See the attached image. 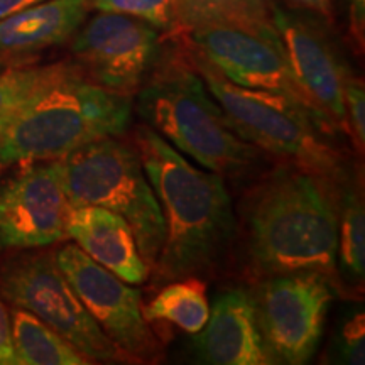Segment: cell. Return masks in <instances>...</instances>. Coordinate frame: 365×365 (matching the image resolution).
Segmentation results:
<instances>
[{
    "label": "cell",
    "mask_w": 365,
    "mask_h": 365,
    "mask_svg": "<svg viewBox=\"0 0 365 365\" xmlns=\"http://www.w3.org/2000/svg\"><path fill=\"white\" fill-rule=\"evenodd\" d=\"M68 65L70 61H61L44 66L7 68L0 73V120L61 75Z\"/></svg>",
    "instance_id": "44dd1931"
},
{
    "label": "cell",
    "mask_w": 365,
    "mask_h": 365,
    "mask_svg": "<svg viewBox=\"0 0 365 365\" xmlns=\"http://www.w3.org/2000/svg\"><path fill=\"white\" fill-rule=\"evenodd\" d=\"M0 294L14 308L33 313L80 350L91 364H134L83 307L54 252L17 250L0 266Z\"/></svg>",
    "instance_id": "52a82bcc"
},
{
    "label": "cell",
    "mask_w": 365,
    "mask_h": 365,
    "mask_svg": "<svg viewBox=\"0 0 365 365\" xmlns=\"http://www.w3.org/2000/svg\"><path fill=\"white\" fill-rule=\"evenodd\" d=\"M17 365L11 339V318L2 294H0V365Z\"/></svg>",
    "instance_id": "d4e9b609"
},
{
    "label": "cell",
    "mask_w": 365,
    "mask_h": 365,
    "mask_svg": "<svg viewBox=\"0 0 365 365\" xmlns=\"http://www.w3.org/2000/svg\"><path fill=\"white\" fill-rule=\"evenodd\" d=\"M144 317L149 323L166 322L196 335L210 317L207 282L195 276L166 282L156 298L144 304Z\"/></svg>",
    "instance_id": "ac0fdd59"
},
{
    "label": "cell",
    "mask_w": 365,
    "mask_h": 365,
    "mask_svg": "<svg viewBox=\"0 0 365 365\" xmlns=\"http://www.w3.org/2000/svg\"><path fill=\"white\" fill-rule=\"evenodd\" d=\"M54 257L91 318L132 362L156 364L163 359V345L144 317L139 289L90 259L76 244L61 245Z\"/></svg>",
    "instance_id": "30bf717a"
},
{
    "label": "cell",
    "mask_w": 365,
    "mask_h": 365,
    "mask_svg": "<svg viewBox=\"0 0 365 365\" xmlns=\"http://www.w3.org/2000/svg\"><path fill=\"white\" fill-rule=\"evenodd\" d=\"M66 239L129 284H143L149 279L150 269L137 249L130 227L110 210L73 205L66 220Z\"/></svg>",
    "instance_id": "9a60e30c"
},
{
    "label": "cell",
    "mask_w": 365,
    "mask_h": 365,
    "mask_svg": "<svg viewBox=\"0 0 365 365\" xmlns=\"http://www.w3.org/2000/svg\"><path fill=\"white\" fill-rule=\"evenodd\" d=\"M178 31L203 24L271 26L266 0H173Z\"/></svg>",
    "instance_id": "ffe728a7"
},
{
    "label": "cell",
    "mask_w": 365,
    "mask_h": 365,
    "mask_svg": "<svg viewBox=\"0 0 365 365\" xmlns=\"http://www.w3.org/2000/svg\"><path fill=\"white\" fill-rule=\"evenodd\" d=\"M6 70H7V63L4 61L2 58H0V73H2V71H6Z\"/></svg>",
    "instance_id": "f1b7e54d"
},
{
    "label": "cell",
    "mask_w": 365,
    "mask_h": 365,
    "mask_svg": "<svg viewBox=\"0 0 365 365\" xmlns=\"http://www.w3.org/2000/svg\"><path fill=\"white\" fill-rule=\"evenodd\" d=\"M139 153L164 218V242L150 269L153 286L182 277H207L225 261L237 218L223 176L198 170L153 127H135Z\"/></svg>",
    "instance_id": "7a4b0ae2"
},
{
    "label": "cell",
    "mask_w": 365,
    "mask_h": 365,
    "mask_svg": "<svg viewBox=\"0 0 365 365\" xmlns=\"http://www.w3.org/2000/svg\"><path fill=\"white\" fill-rule=\"evenodd\" d=\"M71 54L88 80L134 97L161 54V31L124 14L98 12L73 34Z\"/></svg>",
    "instance_id": "8fae6325"
},
{
    "label": "cell",
    "mask_w": 365,
    "mask_h": 365,
    "mask_svg": "<svg viewBox=\"0 0 365 365\" xmlns=\"http://www.w3.org/2000/svg\"><path fill=\"white\" fill-rule=\"evenodd\" d=\"M0 168H6V166H2V164H0Z\"/></svg>",
    "instance_id": "f546056e"
},
{
    "label": "cell",
    "mask_w": 365,
    "mask_h": 365,
    "mask_svg": "<svg viewBox=\"0 0 365 365\" xmlns=\"http://www.w3.org/2000/svg\"><path fill=\"white\" fill-rule=\"evenodd\" d=\"M365 317L362 309H354L344 319L336 335V350L341 362L364 364L365 350Z\"/></svg>",
    "instance_id": "cb8c5ba5"
},
{
    "label": "cell",
    "mask_w": 365,
    "mask_h": 365,
    "mask_svg": "<svg viewBox=\"0 0 365 365\" xmlns=\"http://www.w3.org/2000/svg\"><path fill=\"white\" fill-rule=\"evenodd\" d=\"M88 6L98 12L135 17L149 22L159 31H178L173 0H88Z\"/></svg>",
    "instance_id": "7402d4cb"
},
{
    "label": "cell",
    "mask_w": 365,
    "mask_h": 365,
    "mask_svg": "<svg viewBox=\"0 0 365 365\" xmlns=\"http://www.w3.org/2000/svg\"><path fill=\"white\" fill-rule=\"evenodd\" d=\"M193 346L198 357L212 365L272 364L255 322L252 296L244 287H230L217 296Z\"/></svg>",
    "instance_id": "5bb4252c"
},
{
    "label": "cell",
    "mask_w": 365,
    "mask_h": 365,
    "mask_svg": "<svg viewBox=\"0 0 365 365\" xmlns=\"http://www.w3.org/2000/svg\"><path fill=\"white\" fill-rule=\"evenodd\" d=\"M59 166L71 207L95 205L124 218L153 269L163 249L164 218L135 145L122 135L98 137L59 159Z\"/></svg>",
    "instance_id": "8992f818"
},
{
    "label": "cell",
    "mask_w": 365,
    "mask_h": 365,
    "mask_svg": "<svg viewBox=\"0 0 365 365\" xmlns=\"http://www.w3.org/2000/svg\"><path fill=\"white\" fill-rule=\"evenodd\" d=\"M345 118H346V135L359 154H364L365 148V90L364 81L359 76H352L346 81L345 95Z\"/></svg>",
    "instance_id": "603a6c76"
},
{
    "label": "cell",
    "mask_w": 365,
    "mask_h": 365,
    "mask_svg": "<svg viewBox=\"0 0 365 365\" xmlns=\"http://www.w3.org/2000/svg\"><path fill=\"white\" fill-rule=\"evenodd\" d=\"M132 108V97L93 83L70 63L0 120V164L54 161L98 137L124 135Z\"/></svg>",
    "instance_id": "3957f363"
},
{
    "label": "cell",
    "mask_w": 365,
    "mask_h": 365,
    "mask_svg": "<svg viewBox=\"0 0 365 365\" xmlns=\"http://www.w3.org/2000/svg\"><path fill=\"white\" fill-rule=\"evenodd\" d=\"M185 51L242 139L281 163L294 164L336 185L350 180L341 150L304 108L272 91L232 83L202 56L188 48Z\"/></svg>",
    "instance_id": "5b68a950"
},
{
    "label": "cell",
    "mask_w": 365,
    "mask_h": 365,
    "mask_svg": "<svg viewBox=\"0 0 365 365\" xmlns=\"http://www.w3.org/2000/svg\"><path fill=\"white\" fill-rule=\"evenodd\" d=\"M9 168L0 173V250L48 249L65 240L71 205L59 159Z\"/></svg>",
    "instance_id": "7c38bea8"
},
{
    "label": "cell",
    "mask_w": 365,
    "mask_h": 365,
    "mask_svg": "<svg viewBox=\"0 0 365 365\" xmlns=\"http://www.w3.org/2000/svg\"><path fill=\"white\" fill-rule=\"evenodd\" d=\"M335 286L313 271L255 279V322L272 364L303 365L317 354Z\"/></svg>",
    "instance_id": "ba28073f"
},
{
    "label": "cell",
    "mask_w": 365,
    "mask_h": 365,
    "mask_svg": "<svg viewBox=\"0 0 365 365\" xmlns=\"http://www.w3.org/2000/svg\"><path fill=\"white\" fill-rule=\"evenodd\" d=\"M269 16L298 85L333 132L346 134L344 95L354 76L323 27L269 4Z\"/></svg>",
    "instance_id": "4fadbf2b"
},
{
    "label": "cell",
    "mask_w": 365,
    "mask_h": 365,
    "mask_svg": "<svg viewBox=\"0 0 365 365\" xmlns=\"http://www.w3.org/2000/svg\"><path fill=\"white\" fill-rule=\"evenodd\" d=\"M137 112L173 148L222 176H244L262 150L237 134L185 49L159 54L137 91Z\"/></svg>",
    "instance_id": "277c9868"
},
{
    "label": "cell",
    "mask_w": 365,
    "mask_h": 365,
    "mask_svg": "<svg viewBox=\"0 0 365 365\" xmlns=\"http://www.w3.org/2000/svg\"><path fill=\"white\" fill-rule=\"evenodd\" d=\"M349 16L354 41L362 49L365 34V0H349Z\"/></svg>",
    "instance_id": "484cf974"
},
{
    "label": "cell",
    "mask_w": 365,
    "mask_h": 365,
    "mask_svg": "<svg viewBox=\"0 0 365 365\" xmlns=\"http://www.w3.org/2000/svg\"><path fill=\"white\" fill-rule=\"evenodd\" d=\"M182 33L186 48L208 61L232 83L282 95L313 115L327 134H333L331 127L296 81L272 24H203Z\"/></svg>",
    "instance_id": "9c48e42d"
},
{
    "label": "cell",
    "mask_w": 365,
    "mask_h": 365,
    "mask_svg": "<svg viewBox=\"0 0 365 365\" xmlns=\"http://www.w3.org/2000/svg\"><path fill=\"white\" fill-rule=\"evenodd\" d=\"M336 269L340 279L362 286L365 272V210L362 195L350 180L340 186L339 249Z\"/></svg>",
    "instance_id": "d6986e66"
},
{
    "label": "cell",
    "mask_w": 365,
    "mask_h": 365,
    "mask_svg": "<svg viewBox=\"0 0 365 365\" xmlns=\"http://www.w3.org/2000/svg\"><path fill=\"white\" fill-rule=\"evenodd\" d=\"M11 318V339L17 365H86L91 364L80 350L59 333L26 309L14 308Z\"/></svg>",
    "instance_id": "e0dca14e"
},
{
    "label": "cell",
    "mask_w": 365,
    "mask_h": 365,
    "mask_svg": "<svg viewBox=\"0 0 365 365\" xmlns=\"http://www.w3.org/2000/svg\"><path fill=\"white\" fill-rule=\"evenodd\" d=\"M39 2H44V0H0V19H6L12 14L24 11V9L36 6Z\"/></svg>",
    "instance_id": "83f0119b"
},
{
    "label": "cell",
    "mask_w": 365,
    "mask_h": 365,
    "mask_svg": "<svg viewBox=\"0 0 365 365\" xmlns=\"http://www.w3.org/2000/svg\"><path fill=\"white\" fill-rule=\"evenodd\" d=\"M88 11V0H44L0 19V58L31 56L68 43Z\"/></svg>",
    "instance_id": "2e32d148"
},
{
    "label": "cell",
    "mask_w": 365,
    "mask_h": 365,
    "mask_svg": "<svg viewBox=\"0 0 365 365\" xmlns=\"http://www.w3.org/2000/svg\"><path fill=\"white\" fill-rule=\"evenodd\" d=\"M284 2L289 4V6L317 14V16H322L328 22L331 21V0H284Z\"/></svg>",
    "instance_id": "4316f807"
},
{
    "label": "cell",
    "mask_w": 365,
    "mask_h": 365,
    "mask_svg": "<svg viewBox=\"0 0 365 365\" xmlns=\"http://www.w3.org/2000/svg\"><path fill=\"white\" fill-rule=\"evenodd\" d=\"M340 186L281 163L242 198L239 234L254 279L313 271L340 291L336 269Z\"/></svg>",
    "instance_id": "6da1fadb"
}]
</instances>
